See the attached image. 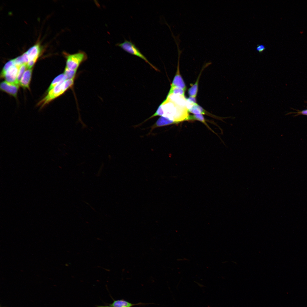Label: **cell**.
<instances>
[{
    "label": "cell",
    "instance_id": "obj_1",
    "mask_svg": "<svg viewBox=\"0 0 307 307\" xmlns=\"http://www.w3.org/2000/svg\"><path fill=\"white\" fill-rule=\"evenodd\" d=\"M163 111L162 116L173 121L175 123L186 120L188 115V110L186 107L180 106L168 98L161 104Z\"/></svg>",
    "mask_w": 307,
    "mask_h": 307
},
{
    "label": "cell",
    "instance_id": "obj_2",
    "mask_svg": "<svg viewBox=\"0 0 307 307\" xmlns=\"http://www.w3.org/2000/svg\"><path fill=\"white\" fill-rule=\"evenodd\" d=\"M75 78L67 79L48 92L47 95L41 100L38 105L42 107L51 101L62 95L73 86Z\"/></svg>",
    "mask_w": 307,
    "mask_h": 307
},
{
    "label": "cell",
    "instance_id": "obj_3",
    "mask_svg": "<svg viewBox=\"0 0 307 307\" xmlns=\"http://www.w3.org/2000/svg\"><path fill=\"white\" fill-rule=\"evenodd\" d=\"M63 54L66 59L65 69L76 72L81 64L88 58L86 53L81 50L73 54L64 52Z\"/></svg>",
    "mask_w": 307,
    "mask_h": 307
},
{
    "label": "cell",
    "instance_id": "obj_4",
    "mask_svg": "<svg viewBox=\"0 0 307 307\" xmlns=\"http://www.w3.org/2000/svg\"><path fill=\"white\" fill-rule=\"evenodd\" d=\"M116 45L120 47L124 51L128 53L141 58L155 70H158L157 68L149 62L146 58L140 51L138 48L131 41L125 39L123 42L117 43L116 44Z\"/></svg>",
    "mask_w": 307,
    "mask_h": 307
},
{
    "label": "cell",
    "instance_id": "obj_5",
    "mask_svg": "<svg viewBox=\"0 0 307 307\" xmlns=\"http://www.w3.org/2000/svg\"><path fill=\"white\" fill-rule=\"evenodd\" d=\"M19 85L11 83L6 81L2 82L0 84L1 90L15 98H16L19 88Z\"/></svg>",
    "mask_w": 307,
    "mask_h": 307
},
{
    "label": "cell",
    "instance_id": "obj_6",
    "mask_svg": "<svg viewBox=\"0 0 307 307\" xmlns=\"http://www.w3.org/2000/svg\"><path fill=\"white\" fill-rule=\"evenodd\" d=\"M182 51L180 50L178 51V60L176 73L171 85V86H175L180 88L185 91L186 87L185 84L180 73L179 69V60L180 55Z\"/></svg>",
    "mask_w": 307,
    "mask_h": 307
},
{
    "label": "cell",
    "instance_id": "obj_7",
    "mask_svg": "<svg viewBox=\"0 0 307 307\" xmlns=\"http://www.w3.org/2000/svg\"><path fill=\"white\" fill-rule=\"evenodd\" d=\"M20 66L14 64L9 69L3 77L5 78L6 81L10 83L18 84L16 82V79Z\"/></svg>",
    "mask_w": 307,
    "mask_h": 307
},
{
    "label": "cell",
    "instance_id": "obj_8",
    "mask_svg": "<svg viewBox=\"0 0 307 307\" xmlns=\"http://www.w3.org/2000/svg\"><path fill=\"white\" fill-rule=\"evenodd\" d=\"M40 50V45L38 44L35 45L30 48L26 52L28 57L29 61H32L35 63L39 57Z\"/></svg>",
    "mask_w": 307,
    "mask_h": 307
},
{
    "label": "cell",
    "instance_id": "obj_9",
    "mask_svg": "<svg viewBox=\"0 0 307 307\" xmlns=\"http://www.w3.org/2000/svg\"><path fill=\"white\" fill-rule=\"evenodd\" d=\"M32 69H28L24 72L19 83V85L24 88H29V84L31 80Z\"/></svg>",
    "mask_w": 307,
    "mask_h": 307
},
{
    "label": "cell",
    "instance_id": "obj_10",
    "mask_svg": "<svg viewBox=\"0 0 307 307\" xmlns=\"http://www.w3.org/2000/svg\"><path fill=\"white\" fill-rule=\"evenodd\" d=\"M175 123L174 122L169 119L163 116L160 117L155 123L152 126V129L155 128L160 127Z\"/></svg>",
    "mask_w": 307,
    "mask_h": 307
},
{
    "label": "cell",
    "instance_id": "obj_11",
    "mask_svg": "<svg viewBox=\"0 0 307 307\" xmlns=\"http://www.w3.org/2000/svg\"><path fill=\"white\" fill-rule=\"evenodd\" d=\"M67 79V77L64 73L58 75L52 81L48 89L47 92H49L57 85Z\"/></svg>",
    "mask_w": 307,
    "mask_h": 307
},
{
    "label": "cell",
    "instance_id": "obj_12",
    "mask_svg": "<svg viewBox=\"0 0 307 307\" xmlns=\"http://www.w3.org/2000/svg\"><path fill=\"white\" fill-rule=\"evenodd\" d=\"M136 305L121 300H114L110 306L112 307H130Z\"/></svg>",
    "mask_w": 307,
    "mask_h": 307
},
{
    "label": "cell",
    "instance_id": "obj_13",
    "mask_svg": "<svg viewBox=\"0 0 307 307\" xmlns=\"http://www.w3.org/2000/svg\"><path fill=\"white\" fill-rule=\"evenodd\" d=\"M203 70V69L201 70L195 83L188 90V94L190 96L196 97V96L198 91V83L200 75Z\"/></svg>",
    "mask_w": 307,
    "mask_h": 307
},
{
    "label": "cell",
    "instance_id": "obj_14",
    "mask_svg": "<svg viewBox=\"0 0 307 307\" xmlns=\"http://www.w3.org/2000/svg\"><path fill=\"white\" fill-rule=\"evenodd\" d=\"M188 112L195 114H205L206 112L205 110L197 103L188 110Z\"/></svg>",
    "mask_w": 307,
    "mask_h": 307
},
{
    "label": "cell",
    "instance_id": "obj_15",
    "mask_svg": "<svg viewBox=\"0 0 307 307\" xmlns=\"http://www.w3.org/2000/svg\"><path fill=\"white\" fill-rule=\"evenodd\" d=\"M27 65L24 63L19 67L16 79L17 83L19 85L24 72L26 71V69L27 68Z\"/></svg>",
    "mask_w": 307,
    "mask_h": 307
},
{
    "label": "cell",
    "instance_id": "obj_16",
    "mask_svg": "<svg viewBox=\"0 0 307 307\" xmlns=\"http://www.w3.org/2000/svg\"><path fill=\"white\" fill-rule=\"evenodd\" d=\"M14 65V59L11 60L6 63L4 66L1 74V77L3 78L7 72Z\"/></svg>",
    "mask_w": 307,
    "mask_h": 307
},
{
    "label": "cell",
    "instance_id": "obj_17",
    "mask_svg": "<svg viewBox=\"0 0 307 307\" xmlns=\"http://www.w3.org/2000/svg\"><path fill=\"white\" fill-rule=\"evenodd\" d=\"M185 90L175 86H171L167 95L171 94H179L184 96Z\"/></svg>",
    "mask_w": 307,
    "mask_h": 307
},
{
    "label": "cell",
    "instance_id": "obj_18",
    "mask_svg": "<svg viewBox=\"0 0 307 307\" xmlns=\"http://www.w3.org/2000/svg\"><path fill=\"white\" fill-rule=\"evenodd\" d=\"M198 120L206 124L204 118L201 114H195L193 115H190L188 116L185 120Z\"/></svg>",
    "mask_w": 307,
    "mask_h": 307
},
{
    "label": "cell",
    "instance_id": "obj_19",
    "mask_svg": "<svg viewBox=\"0 0 307 307\" xmlns=\"http://www.w3.org/2000/svg\"><path fill=\"white\" fill-rule=\"evenodd\" d=\"M266 49L265 46L262 44H258L256 48V49L260 53H262Z\"/></svg>",
    "mask_w": 307,
    "mask_h": 307
},
{
    "label": "cell",
    "instance_id": "obj_20",
    "mask_svg": "<svg viewBox=\"0 0 307 307\" xmlns=\"http://www.w3.org/2000/svg\"><path fill=\"white\" fill-rule=\"evenodd\" d=\"M186 99L187 100L193 103H196V97L190 96L188 98Z\"/></svg>",
    "mask_w": 307,
    "mask_h": 307
},
{
    "label": "cell",
    "instance_id": "obj_21",
    "mask_svg": "<svg viewBox=\"0 0 307 307\" xmlns=\"http://www.w3.org/2000/svg\"><path fill=\"white\" fill-rule=\"evenodd\" d=\"M301 113L303 114L307 115V110L302 111L301 112Z\"/></svg>",
    "mask_w": 307,
    "mask_h": 307
},
{
    "label": "cell",
    "instance_id": "obj_22",
    "mask_svg": "<svg viewBox=\"0 0 307 307\" xmlns=\"http://www.w3.org/2000/svg\"><path fill=\"white\" fill-rule=\"evenodd\" d=\"M97 307H111V306L110 307V306H97Z\"/></svg>",
    "mask_w": 307,
    "mask_h": 307
}]
</instances>
